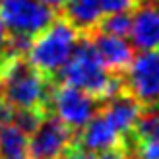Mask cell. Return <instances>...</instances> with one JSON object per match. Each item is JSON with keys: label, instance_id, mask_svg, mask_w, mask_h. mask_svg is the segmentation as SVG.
I'll list each match as a JSON object with an SVG mask.
<instances>
[{"label": "cell", "instance_id": "7", "mask_svg": "<svg viewBox=\"0 0 159 159\" xmlns=\"http://www.w3.org/2000/svg\"><path fill=\"white\" fill-rule=\"evenodd\" d=\"M76 142V134L72 128L57 118L54 115L47 113L39 126L29 134L27 140V155L31 159H57L66 153Z\"/></svg>", "mask_w": 159, "mask_h": 159}, {"label": "cell", "instance_id": "9", "mask_svg": "<svg viewBox=\"0 0 159 159\" xmlns=\"http://www.w3.org/2000/svg\"><path fill=\"white\" fill-rule=\"evenodd\" d=\"M93 47L97 51L101 62L111 74H124L126 68L134 60V47L124 37L93 31Z\"/></svg>", "mask_w": 159, "mask_h": 159}, {"label": "cell", "instance_id": "18", "mask_svg": "<svg viewBox=\"0 0 159 159\" xmlns=\"http://www.w3.org/2000/svg\"><path fill=\"white\" fill-rule=\"evenodd\" d=\"M62 159H97L93 153H89V152H85V149H82L80 146H72V148H68L66 149V153L62 155Z\"/></svg>", "mask_w": 159, "mask_h": 159}, {"label": "cell", "instance_id": "5", "mask_svg": "<svg viewBox=\"0 0 159 159\" xmlns=\"http://www.w3.org/2000/svg\"><path fill=\"white\" fill-rule=\"evenodd\" d=\"M54 18L57 12L39 0H0V21L6 33L35 37Z\"/></svg>", "mask_w": 159, "mask_h": 159}, {"label": "cell", "instance_id": "17", "mask_svg": "<svg viewBox=\"0 0 159 159\" xmlns=\"http://www.w3.org/2000/svg\"><path fill=\"white\" fill-rule=\"evenodd\" d=\"M103 14H115V12H130L134 10L140 0H99Z\"/></svg>", "mask_w": 159, "mask_h": 159}, {"label": "cell", "instance_id": "6", "mask_svg": "<svg viewBox=\"0 0 159 159\" xmlns=\"http://www.w3.org/2000/svg\"><path fill=\"white\" fill-rule=\"evenodd\" d=\"M97 105L99 101L93 95L68 84H60V85L52 84L49 93V113L52 111V115L60 118L74 132L80 130L97 113Z\"/></svg>", "mask_w": 159, "mask_h": 159}, {"label": "cell", "instance_id": "8", "mask_svg": "<svg viewBox=\"0 0 159 159\" xmlns=\"http://www.w3.org/2000/svg\"><path fill=\"white\" fill-rule=\"evenodd\" d=\"M80 130L82 132H80V136H76L74 144L80 146L82 149H85V152L93 153V155L122 146L120 134H118L115 130V126L103 116L101 111L95 113Z\"/></svg>", "mask_w": 159, "mask_h": 159}, {"label": "cell", "instance_id": "12", "mask_svg": "<svg viewBox=\"0 0 159 159\" xmlns=\"http://www.w3.org/2000/svg\"><path fill=\"white\" fill-rule=\"evenodd\" d=\"M60 10L62 18L82 35H91L103 18L99 0H64Z\"/></svg>", "mask_w": 159, "mask_h": 159}, {"label": "cell", "instance_id": "2", "mask_svg": "<svg viewBox=\"0 0 159 159\" xmlns=\"http://www.w3.org/2000/svg\"><path fill=\"white\" fill-rule=\"evenodd\" d=\"M76 43L78 31L64 18H54L41 33L31 39L25 58L43 76L52 80L68 62Z\"/></svg>", "mask_w": 159, "mask_h": 159}, {"label": "cell", "instance_id": "19", "mask_svg": "<svg viewBox=\"0 0 159 159\" xmlns=\"http://www.w3.org/2000/svg\"><path fill=\"white\" fill-rule=\"evenodd\" d=\"M99 159H130V155L122 146H118V148L109 149V152H103L99 155Z\"/></svg>", "mask_w": 159, "mask_h": 159}, {"label": "cell", "instance_id": "11", "mask_svg": "<svg viewBox=\"0 0 159 159\" xmlns=\"http://www.w3.org/2000/svg\"><path fill=\"white\" fill-rule=\"evenodd\" d=\"M132 47L140 51L159 49V10L153 4L142 6L132 16Z\"/></svg>", "mask_w": 159, "mask_h": 159}, {"label": "cell", "instance_id": "13", "mask_svg": "<svg viewBox=\"0 0 159 159\" xmlns=\"http://www.w3.org/2000/svg\"><path fill=\"white\" fill-rule=\"evenodd\" d=\"M27 140L14 122H0V159H27Z\"/></svg>", "mask_w": 159, "mask_h": 159}, {"label": "cell", "instance_id": "22", "mask_svg": "<svg viewBox=\"0 0 159 159\" xmlns=\"http://www.w3.org/2000/svg\"><path fill=\"white\" fill-rule=\"evenodd\" d=\"M39 2H43L45 6H49L51 10H54V12H57V10H60V8H62V4H64V0H39Z\"/></svg>", "mask_w": 159, "mask_h": 159}, {"label": "cell", "instance_id": "3", "mask_svg": "<svg viewBox=\"0 0 159 159\" xmlns=\"http://www.w3.org/2000/svg\"><path fill=\"white\" fill-rule=\"evenodd\" d=\"M58 74L62 84L78 87V89L93 95L97 101L111 76V72L105 68L97 51H95L93 41L87 35H82V39L76 43L68 62L62 66Z\"/></svg>", "mask_w": 159, "mask_h": 159}, {"label": "cell", "instance_id": "10", "mask_svg": "<svg viewBox=\"0 0 159 159\" xmlns=\"http://www.w3.org/2000/svg\"><path fill=\"white\" fill-rule=\"evenodd\" d=\"M101 113L107 120L115 126V130L120 134V138H124L126 134H130L132 128L136 126L138 118L144 113V107L132 97L128 91H122L120 95L109 99L107 103H103Z\"/></svg>", "mask_w": 159, "mask_h": 159}, {"label": "cell", "instance_id": "16", "mask_svg": "<svg viewBox=\"0 0 159 159\" xmlns=\"http://www.w3.org/2000/svg\"><path fill=\"white\" fill-rule=\"evenodd\" d=\"M122 148L128 152V155H136L138 159H159V138L136 142V144L122 146Z\"/></svg>", "mask_w": 159, "mask_h": 159}, {"label": "cell", "instance_id": "1", "mask_svg": "<svg viewBox=\"0 0 159 159\" xmlns=\"http://www.w3.org/2000/svg\"><path fill=\"white\" fill-rule=\"evenodd\" d=\"M52 80L43 76L21 54L4 52L0 60V89L12 109H43L49 113Z\"/></svg>", "mask_w": 159, "mask_h": 159}, {"label": "cell", "instance_id": "20", "mask_svg": "<svg viewBox=\"0 0 159 159\" xmlns=\"http://www.w3.org/2000/svg\"><path fill=\"white\" fill-rule=\"evenodd\" d=\"M8 118H10V107L6 105L2 89H0V122H8Z\"/></svg>", "mask_w": 159, "mask_h": 159}, {"label": "cell", "instance_id": "15", "mask_svg": "<svg viewBox=\"0 0 159 159\" xmlns=\"http://www.w3.org/2000/svg\"><path fill=\"white\" fill-rule=\"evenodd\" d=\"M45 115H47V111L43 109H12L10 107V118L8 120L14 122L20 130H23L29 136L39 126V122L43 120Z\"/></svg>", "mask_w": 159, "mask_h": 159}, {"label": "cell", "instance_id": "21", "mask_svg": "<svg viewBox=\"0 0 159 159\" xmlns=\"http://www.w3.org/2000/svg\"><path fill=\"white\" fill-rule=\"evenodd\" d=\"M6 29H4V25H2V21H0V60H2V57H4V52H6Z\"/></svg>", "mask_w": 159, "mask_h": 159}, {"label": "cell", "instance_id": "14", "mask_svg": "<svg viewBox=\"0 0 159 159\" xmlns=\"http://www.w3.org/2000/svg\"><path fill=\"white\" fill-rule=\"evenodd\" d=\"M130 27H132V16L128 12H115V14H107L105 18H101L95 31L116 35V37H126L130 35Z\"/></svg>", "mask_w": 159, "mask_h": 159}, {"label": "cell", "instance_id": "4", "mask_svg": "<svg viewBox=\"0 0 159 159\" xmlns=\"http://www.w3.org/2000/svg\"><path fill=\"white\" fill-rule=\"evenodd\" d=\"M124 87L144 109L159 105V49L142 51L126 68Z\"/></svg>", "mask_w": 159, "mask_h": 159}]
</instances>
